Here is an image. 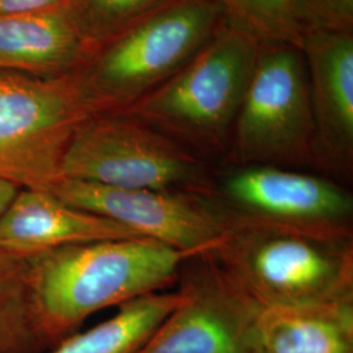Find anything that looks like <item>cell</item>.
Listing matches in <instances>:
<instances>
[{"instance_id": "1", "label": "cell", "mask_w": 353, "mask_h": 353, "mask_svg": "<svg viewBox=\"0 0 353 353\" xmlns=\"http://www.w3.org/2000/svg\"><path fill=\"white\" fill-rule=\"evenodd\" d=\"M189 258L147 239L94 241L30 256L32 316L49 350L97 312L160 292Z\"/></svg>"}, {"instance_id": "14", "label": "cell", "mask_w": 353, "mask_h": 353, "mask_svg": "<svg viewBox=\"0 0 353 353\" xmlns=\"http://www.w3.org/2000/svg\"><path fill=\"white\" fill-rule=\"evenodd\" d=\"M252 353H353V299L261 307Z\"/></svg>"}, {"instance_id": "17", "label": "cell", "mask_w": 353, "mask_h": 353, "mask_svg": "<svg viewBox=\"0 0 353 353\" xmlns=\"http://www.w3.org/2000/svg\"><path fill=\"white\" fill-rule=\"evenodd\" d=\"M228 23L261 43H284L301 49L300 0H216Z\"/></svg>"}, {"instance_id": "10", "label": "cell", "mask_w": 353, "mask_h": 353, "mask_svg": "<svg viewBox=\"0 0 353 353\" xmlns=\"http://www.w3.org/2000/svg\"><path fill=\"white\" fill-rule=\"evenodd\" d=\"M224 196L242 214L281 223L352 227L353 201L326 178L274 165L240 166L225 178Z\"/></svg>"}, {"instance_id": "7", "label": "cell", "mask_w": 353, "mask_h": 353, "mask_svg": "<svg viewBox=\"0 0 353 353\" xmlns=\"http://www.w3.org/2000/svg\"><path fill=\"white\" fill-rule=\"evenodd\" d=\"M228 156L240 166L314 161V121L301 49L284 43L261 45Z\"/></svg>"}, {"instance_id": "11", "label": "cell", "mask_w": 353, "mask_h": 353, "mask_svg": "<svg viewBox=\"0 0 353 353\" xmlns=\"http://www.w3.org/2000/svg\"><path fill=\"white\" fill-rule=\"evenodd\" d=\"M301 50L314 121V163L351 178L353 32L310 33Z\"/></svg>"}, {"instance_id": "12", "label": "cell", "mask_w": 353, "mask_h": 353, "mask_svg": "<svg viewBox=\"0 0 353 353\" xmlns=\"http://www.w3.org/2000/svg\"><path fill=\"white\" fill-rule=\"evenodd\" d=\"M100 49L80 0L39 12L0 14V71L65 75L84 67Z\"/></svg>"}, {"instance_id": "18", "label": "cell", "mask_w": 353, "mask_h": 353, "mask_svg": "<svg viewBox=\"0 0 353 353\" xmlns=\"http://www.w3.org/2000/svg\"><path fill=\"white\" fill-rule=\"evenodd\" d=\"M173 0H80L89 29L103 46Z\"/></svg>"}, {"instance_id": "16", "label": "cell", "mask_w": 353, "mask_h": 353, "mask_svg": "<svg viewBox=\"0 0 353 353\" xmlns=\"http://www.w3.org/2000/svg\"><path fill=\"white\" fill-rule=\"evenodd\" d=\"M30 256L0 248V353H41L32 316Z\"/></svg>"}, {"instance_id": "13", "label": "cell", "mask_w": 353, "mask_h": 353, "mask_svg": "<svg viewBox=\"0 0 353 353\" xmlns=\"http://www.w3.org/2000/svg\"><path fill=\"white\" fill-rule=\"evenodd\" d=\"M134 237L140 236L63 202L49 190L20 189L0 214V248L26 256L75 243Z\"/></svg>"}, {"instance_id": "21", "label": "cell", "mask_w": 353, "mask_h": 353, "mask_svg": "<svg viewBox=\"0 0 353 353\" xmlns=\"http://www.w3.org/2000/svg\"><path fill=\"white\" fill-rule=\"evenodd\" d=\"M19 190L20 189H17L12 183L0 181V214L7 208V205L11 203Z\"/></svg>"}, {"instance_id": "6", "label": "cell", "mask_w": 353, "mask_h": 353, "mask_svg": "<svg viewBox=\"0 0 353 353\" xmlns=\"http://www.w3.org/2000/svg\"><path fill=\"white\" fill-rule=\"evenodd\" d=\"M62 178L122 189L211 192L198 153L123 112L94 114L76 128Z\"/></svg>"}, {"instance_id": "2", "label": "cell", "mask_w": 353, "mask_h": 353, "mask_svg": "<svg viewBox=\"0 0 353 353\" xmlns=\"http://www.w3.org/2000/svg\"><path fill=\"white\" fill-rule=\"evenodd\" d=\"M210 258L261 307L353 299L352 227L303 225L237 212Z\"/></svg>"}, {"instance_id": "15", "label": "cell", "mask_w": 353, "mask_h": 353, "mask_svg": "<svg viewBox=\"0 0 353 353\" xmlns=\"http://www.w3.org/2000/svg\"><path fill=\"white\" fill-rule=\"evenodd\" d=\"M185 290L156 292L119 306L110 319L75 332L41 353H135L179 303Z\"/></svg>"}, {"instance_id": "5", "label": "cell", "mask_w": 353, "mask_h": 353, "mask_svg": "<svg viewBox=\"0 0 353 353\" xmlns=\"http://www.w3.org/2000/svg\"><path fill=\"white\" fill-rule=\"evenodd\" d=\"M94 114L79 70L61 76L0 71V181L50 191L76 128Z\"/></svg>"}, {"instance_id": "4", "label": "cell", "mask_w": 353, "mask_h": 353, "mask_svg": "<svg viewBox=\"0 0 353 353\" xmlns=\"http://www.w3.org/2000/svg\"><path fill=\"white\" fill-rule=\"evenodd\" d=\"M224 21L216 0H173L105 43L79 70L99 113L122 112L174 75Z\"/></svg>"}, {"instance_id": "8", "label": "cell", "mask_w": 353, "mask_h": 353, "mask_svg": "<svg viewBox=\"0 0 353 353\" xmlns=\"http://www.w3.org/2000/svg\"><path fill=\"white\" fill-rule=\"evenodd\" d=\"M50 191L63 202L114 220L189 259L211 252L239 216L214 201L212 192L195 190L122 189L62 178Z\"/></svg>"}, {"instance_id": "19", "label": "cell", "mask_w": 353, "mask_h": 353, "mask_svg": "<svg viewBox=\"0 0 353 353\" xmlns=\"http://www.w3.org/2000/svg\"><path fill=\"white\" fill-rule=\"evenodd\" d=\"M303 38L318 32H353V0H300Z\"/></svg>"}, {"instance_id": "20", "label": "cell", "mask_w": 353, "mask_h": 353, "mask_svg": "<svg viewBox=\"0 0 353 353\" xmlns=\"http://www.w3.org/2000/svg\"><path fill=\"white\" fill-rule=\"evenodd\" d=\"M67 0H0V14L39 12L50 10Z\"/></svg>"}, {"instance_id": "9", "label": "cell", "mask_w": 353, "mask_h": 353, "mask_svg": "<svg viewBox=\"0 0 353 353\" xmlns=\"http://www.w3.org/2000/svg\"><path fill=\"white\" fill-rule=\"evenodd\" d=\"M185 300L135 353H252L261 306L207 256L181 270Z\"/></svg>"}, {"instance_id": "3", "label": "cell", "mask_w": 353, "mask_h": 353, "mask_svg": "<svg viewBox=\"0 0 353 353\" xmlns=\"http://www.w3.org/2000/svg\"><path fill=\"white\" fill-rule=\"evenodd\" d=\"M261 45L224 19L188 63L122 112L195 153L228 152Z\"/></svg>"}]
</instances>
